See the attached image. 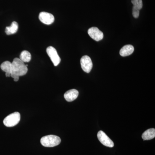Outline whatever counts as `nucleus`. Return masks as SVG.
Returning <instances> with one entry per match:
<instances>
[{
	"mask_svg": "<svg viewBox=\"0 0 155 155\" xmlns=\"http://www.w3.org/2000/svg\"><path fill=\"white\" fill-rule=\"evenodd\" d=\"M28 72V68L19 58H14L11 63V76L13 78L25 75Z\"/></svg>",
	"mask_w": 155,
	"mask_h": 155,
	"instance_id": "1",
	"label": "nucleus"
},
{
	"mask_svg": "<svg viewBox=\"0 0 155 155\" xmlns=\"http://www.w3.org/2000/svg\"><path fill=\"white\" fill-rule=\"evenodd\" d=\"M61 139L57 136L49 135L45 136L41 139V143L44 147H52L60 144Z\"/></svg>",
	"mask_w": 155,
	"mask_h": 155,
	"instance_id": "2",
	"label": "nucleus"
},
{
	"mask_svg": "<svg viewBox=\"0 0 155 155\" xmlns=\"http://www.w3.org/2000/svg\"><path fill=\"white\" fill-rule=\"evenodd\" d=\"M20 120V114L15 112L7 116L3 121L4 125L8 127H12L18 124Z\"/></svg>",
	"mask_w": 155,
	"mask_h": 155,
	"instance_id": "3",
	"label": "nucleus"
},
{
	"mask_svg": "<svg viewBox=\"0 0 155 155\" xmlns=\"http://www.w3.org/2000/svg\"><path fill=\"white\" fill-rule=\"evenodd\" d=\"M46 51L54 66H58L61 62V59L58 55L57 50L53 47L49 46L47 48Z\"/></svg>",
	"mask_w": 155,
	"mask_h": 155,
	"instance_id": "4",
	"label": "nucleus"
},
{
	"mask_svg": "<svg viewBox=\"0 0 155 155\" xmlns=\"http://www.w3.org/2000/svg\"><path fill=\"white\" fill-rule=\"evenodd\" d=\"M97 137L100 142L104 145L109 147H114V143L102 130H100L98 132Z\"/></svg>",
	"mask_w": 155,
	"mask_h": 155,
	"instance_id": "5",
	"label": "nucleus"
},
{
	"mask_svg": "<svg viewBox=\"0 0 155 155\" xmlns=\"http://www.w3.org/2000/svg\"><path fill=\"white\" fill-rule=\"evenodd\" d=\"M81 65L84 72L89 73L93 67L92 62L91 58L88 56H84L81 59Z\"/></svg>",
	"mask_w": 155,
	"mask_h": 155,
	"instance_id": "6",
	"label": "nucleus"
},
{
	"mask_svg": "<svg viewBox=\"0 0 155 155\" xmlns=\"http://www.w3.org/2000/svg\"><path fill=\"white\" fill-rule=\"evenodd\" d=\"M87 32L91 38L97 41L101 40L104 38V34L102 31L97 27H91L88 29Z\"/></svg>",
	"mask_w": 155,
	"mask_h": 155,
	"instance_id": "7",
	"label": "nucleus"
},
{
	"mask_svg": "<svg viewBox=\"0 0 155 155\" xmlns=\"http://www.w3.org/2000/svg\"><path fill=\"white\" fill-rule=\"evenodd\" d=\"M41 22L46 25H51L54 21V17L52 14L46 12H41L39 15Z\"/></svg>",
	"mask_w": 155,
	"mask_h": 155,
	"instance_id": "8",
	"label": "nucleus"
},
{
	"mask_svg": "<svg viewBox=\"0 0 155 155\" xmlns=\"http://www.w3.org/2000/svg\"><path fill=\"white\" fill-rule=\"evenodd\" d=\"M78 91L77 90L72 89L66 92L64 97L66 101L68 102H72L76 99L78 95Z\"/></svg>",
	"mask_w": 155,
	"mask_h": 155,
	"instance_id": "9",
	"label": "nucleus"
},
{
	"mask_svg": "<svg viewBox=\"0 0 155 155\" xmlns=\"http://www.w3.org/2000/svg\"><path fill=\"white\" fill-rule=\"evenodd\" d=\"M134 48L130 45H126L121 48L120 51V54L122 57H126L130 55L133 53Z\"/></svg>",
	"mask_w": 155,
	"mask_h": 155,
	"instance_id": "10",
	"label": "nucleus"
},
{
	"mask_svg": "<svg viewBox=\"0 0 155 155\" xmlns=\"http://www.w3.org/2000/svg\"><path fill=\"white\" fill-rule=\"evenodd\" d=\"M155 137V128H150L143 134L142 137L144 140L153 139Z\"/></svg>",
	"mask_w": 155,
	"mask_h": 155,
	"instance_id": "11",
	"label": "nucleus"
},
{
	"mask_svg": "<svg viewBox=\"0 0 155 155\" xmlns=\"http://www.w3.org/2000/svg\"><path fill=\"white\" fill-rule=\"evenodd\" d=\"M18 23L17 22L14 21L11 23V26L6 27L5 29V32L8 35H10L14 34L16 33L17 32L18 29Z\"/></svg>",
	"mask_w": 155,
	"mask_h": 155,
	"instance_id": "12",
	"label": "nucleus"
},
{
	"mask_svg": "<svg viewBox=\"0 0 155 155\" xmlns=\"http://www.w3.org/2000/svg\"><path fill=\"white\" fill-rule=\"evenodd\" d=\"M19 59L24 63H27L31 60V55L28 51H23L20 54Z\"/></svg>",
	"mask_w": 155,
	"mask_h": 155,
	"instance_id": "13",
	"label": "nucleus"
},
{
	"mask_svg": "<svg viewBox=\"0 0 155 155\" xmlns=\"http://www.w3.org/2000/svg\"><path fill=\"white\" fill-rule=\"evenodd\" d=\"M1 68L6 73H11V63L8 61H5L1 64Z\"/></svg>",
	"mask_w": 155,
	"mask_h": 155,
	"instance_id": "14",
	"label": "nucleus"
},
{
	"mask_svg": "<svg viewBox=\"0 0 155 155\" xmlns=\"http://www.w3.org/2000/svg\"><path fill=\"white\" fill-rule=\"evenodd\" d=\"M131 3L133 7L140 10L143 7V2L142 0H131Z\"/></svg>",
	"mask_w": 155,
	"mask_h": 155,
	"instance_id": "15",
	"label": "nucleus"
},
{
	"mask_svg": "<svg viewBox=\"0 0 155 155\" xmlns=\"http://www.w3.org/2000/svg\"><path fill=\"white\" fill-rule=\"evenodd\" d=\"M140 10L133 7L132 8V15L135 18H138L139 16Z\"/></svg>",
	"mask_w": 155,
	"mask_h": 155,
	"instance_id": "16",
	"label": "nucleus"
},
{
	"mask_svg": "<svg viewBox=\"0 0 155 155\" xmlns=\"http://www.w3.org/2000/svg\"><path fill=\"white\" fill-rule=\"evenodd\" d=\"M19 80V77H17L14 78V81H17Z\"/></svg>",
	"mask_w": 155,
	"mask_h": 155,
	"instance_id": "17",
	"label": "nucleus"
},
{
	"mask_svg": "<svg viewBox=\"0 0 155 155\" xmlns=\"http://www.w3.org/2000/svg\"><path fill=\"white\" fill-rule=\"evenodd\" d=\"M5 75H6V77H10V76H11V73H6Z\"/></svg>",
	"mask_w": 155,
	"mask_h": 155,
	"instance_id": "18",
	"label": "nucleus"
}]
</instances>
